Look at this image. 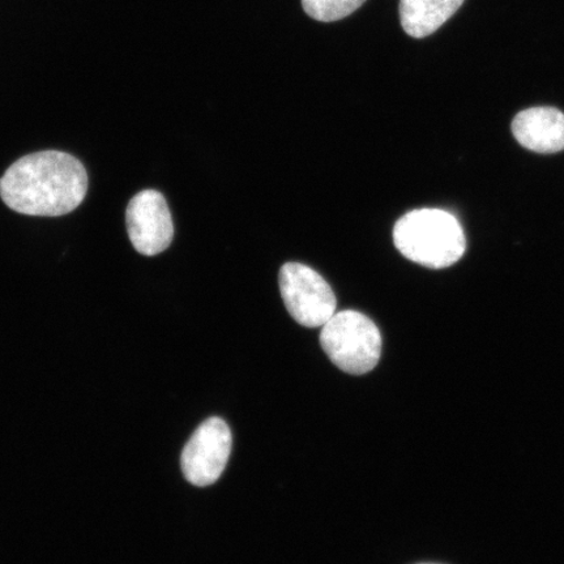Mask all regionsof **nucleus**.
Instances as JSON below:
<instances>
[{
    "mask_svg": "<svg viewBox=\"0 0 564 564\" xmlns=\"http://www.w3.org/2000/svg\"><path fill=\"white\" fill-rule=\"evenodd\" d=\"M87 189L86 167L58 151L28 154L0 180V196L7 207L26 216H65L80 206Z\"/></svg>",
    "mask_w": 564,
    "mask_h": 564,
    "instance_id": "f257e3e1",
    "label": "nucleus"
},
{
    "mask_svg": "<svg viewBox=\"0 0 564 564\" xmlns=\"http://www.w3.org/2000/svg\"><path fill=\"white\" fill-rule=\"evenodd\" d=\"M393 242L403 256L420 265L442 270L464 256L462 225L442 209H415L394 225Z\"/></svg>",
    "mask_w": 564,
    "mask_h": 564,
    "instance_id": "f03ea898",
    "label": "nucleus"
},
{
    "mask_svg": "<svg viewBox=\"0 0 564 564\" xmlns=\"http://www.w3.org/2000/svg\"><path fill=\"white\" fill-rule=\"evenodd\" d=\"M321 344L338 369L350 376H364L377 368L383 343L370 317L347 310L324 324Z\"/></svg>",
    "mask_w": 564,
    "mask_h": 564,
    "instance_id": "7ed1b4c3",
    "label": "nucleus"
},
{
    "mask_svg": "<svg viewBox=\"0 0 564 564\" xmlns=\"http://www.w3.org/2000/svg\"><path fill=\"white\" fill-rule=\"evenodd\" d=\"M282 301L303 327H323L336 314L333 288L313 268L300 263L282 265L279 276Z\"/></svg>",
    "mask_w": 564,
    "mask_h": 564,
    "instance_id": "20e7f679",
    "label": "nucleus"
},
{
    "mask_svg": "<svg viewBox=\"0 0 564 564\" xmlns=\"http://www.w3.org/2000/svg\"><path fill=\"white\" fill-rule=\"evenodd\" d=\"M231 443L227 422L218 417L204 421L181 456L182 471L187 481L199 488L215 484L227 468Z\"/></svg>",
    "mask_w": 564,
    "mask_h": 564,
    "instance_id": "39448f33",
    "label": "nucleus"
},
{
    "mask_svg": "<svg viewBox=\"0 0 564 564\" xmlns=\"http://www.w3.org/2000/svg\"><path fill=\"white\" fill-rule=\"evenodd\" d=\"M126 223L131 243L141 256H159L173 241L171 210L165 197L156 189H144L132 197L127 207Z\"/></svg>",
    "mask_w": 564,
    "mask_h": 564,
    "instance_id": "423d86ee",
    "label": "nucleus"
},
{
    "mask_svg": "<svg viewBox=\"0 0 564 564\" xmlns=\"http://www.w3.org/2000/svg\"><path fill=\"white\" fill-rule=\"evenodd\" d=\"M512 132L521 145L535 153L564 150V115L555 108H532L519 112Z\"/></svg>",
    "mask_w": 564,
    "mask_h": 564,
    "instance_id": "0eeeda50",
    "label": "nucleus"
},
{
    "mask_svg": "<svg viewBox=\"0 0 564 564\" xmlns=\"http://www.w3.org/2000/svg\"><path fill=\"white\" fill-rule=\"evenodd\" d=\"M464 0H400L399 15L404 32L425 39L453 18Z\"/></svg>",
    "mask_w": 564,
    "mask_h": 564,
    "instance_id": "6e6552de",
    "label": "nucleus"
},
{
    "mask_svg": "<svg viewBox=\"0 0 564 564\" xmlns=\"http://www.w3.org/2000/svg\"><path fill=\"white\" fill-rule=\"evenodd\" d=\"M303 11L321 23H334L355 13L366 0H301Z\"/></svg>",
    "mask_w": 564,
    "mask_h": 564,
    "instance_id": "1a4fd4ad",
    "label": "nucleus"
},
{
    "mask_svg": "<svg viewBox=\"0 0 564 564\" xmlns=\"http://www.w3.org/2000/svg\"><path fill=\"white\" fill-rule=\"evenodd\" d=\"M419 564H442V563H419Z\"/></svg>",
    "mask_w": 564,
    "mask_h": 564,
    "instance_id": "9d476101",
    "label": "nucleus"
}]
</instances>
